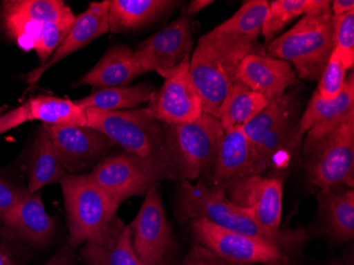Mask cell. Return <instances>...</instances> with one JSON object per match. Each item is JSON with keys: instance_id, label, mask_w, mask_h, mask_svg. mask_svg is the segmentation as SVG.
<instances>
[{"instance_id": "obj_12", "label": "cell", "mask_w": 354, "mask_h": 265, "mask_svg": "<svg viewBox=\"0 0 354 265\" xmlns=\"http://www.w3.org/2000/svg\"><path fill=\"white\" fill-rule=\"evenodd\" d=\"M46 127L57 159L68 174L93 170L116 145L106 135L91 127Z\"/></svg>"}, {"instance_id": "obj_36", "label": "cell", "mask_w": 354, "mask_h": 265, "mask_svg": "<svg viewBox=\"0 0 354 265\" xmlns=\"http://www.w3.org/2000/svg\"><path fill=\"white\" fill-rule=\"evenodd\" d=\"M228 263L206 247L196 245L191 248L180 265H230Z\"/></svg>"}, {"instance_id": "obj_3", "label": "cell", "mask_w": 354, "mask_h": 265, "mask_svg": "<svg viewBox=\"0 0 354 265\" xmlns=\"http://www.w3.org/2000/svg\"><path fill=\"white\" fill-rule=\"evenodd\" d=\"M334 47V16L330 6L302 16L291 29L270 42L268 55L291 64L300 79L319 81Z\"/></svg>"}, {"instance_id": "obj_27", "label": "cell", "mask_w": 354, "mask_h": 265, "mask_svg": "<svg viewBox=\"0 0 354 265\" xmlns=\"http://www.w3.org/2000/svg\"><path fill=\"white\" fill-rule=\"evenodd\" d=\"M268 103L263 95L236 81L221 105L218 121L225 133L242 127L268 107Z\"/></svg>"}, {"instance_id": "obj_39", "label": "cell", "mask_w": 354, "mask_h": 265, "mask_svg": "<svg viewBox=\"0 0 354 265\" xmlns=\"http://www.w3.org/2000/svg\"><path fill=\"white\" fill-rule=\"evenodd\" d=\"M354 10L353 0H334L331 1V12L334 17L343 15Z\"/></svg>"}, {"instance_id": "obj_17", "label": "cell", "mask_w": 354, "mask_h": 265, "mask_svg": "<svg viewBox=\"0 0 354 265\" xmlns=\"http://www.w3.org/2000/svg\"><path fill=\"white\" fill-rule=\"evenodd\" d=\"M353 113L354 77L353 73H351L346 79L343 91L334 100H324L316 91L313 93L299 123L292 131L290 147L294 149L306 133L307 139L317 138L327 134Z\"/></svg>"}, {"instance_id": "obj_30", "label": "cell", "mask_w": 354, "mask_h": 265, "mask_svg": "<svg viewBox=\"0 0 354 265\" xmlns=\"http://www.w3.org/2000/svg\"><path fill=\"white\" fill-rule=\"evenodd\" d=\"M331 6L329 0H272L268 1V14L262 33L266 43L274 41L280 32L300 16L319 11Z\"/></svg>"}, {"instance_id": "obj_38", "label": "cell", "mask_w": 354, "mask_h": 265, "mask_svg": "<svg viewBox=\"0 0 354 265\" xmlns=\"http://www.w3.org/2000/svg\"><path fill=\"white\" fill-rule=\"evenodd\" d=\"M73 248L68 244L64 245L57 250L53 258L49 259L44 265H71L73 259Z\"/></svg>"}, {"instance_id": "obj_23", "label": "cell", "mask_w": 354, "mask_h": 265, "mask_svg": "<svg viewBox=\"0 0 354 265\" xmlns=\"http://www.w3.org/2000/svg\"><path fill=\"white\" fill-rule=\"evenodd\" d=\"M81 254L87 265H147L133 250L130 226L119 218L102 240L85 243Z\"/></svg>"}, {"instance_id": "obj_9", "label": "cell", "mask_w": 354, "mask_h": 265, "mask_svg": "<svg viewBox=\"0 0 354 265\" xmlns=\"http://www.w3.org/2000/svg\"><path fill=\"white\" fill-rule=\"evenodd\" d=\"M140 210L129 226L133 250L147 265H166L175 241L157 185L147 191Z\"/></svg>"}, {"instance_id": "obj_2", "label": "cell", "mask_w": 354, "mask_h": 265, "mask_svg": "<svg viewBox=\"0 0 354 265\" xmlns=\"http://www.w3.org/2000/svg\"><path fill=\"white\" fill-rule=\"evenodd\" d=\"M178 205L183 213L191 220L205 219L227 230L262 239L279 247L283 253L297 250L307 240L304 231L270 234L254 221L248 210L230 202L222 189L207 186L202 181L193 184L188 179H182L178 186Z\"/></svg>"}, {"instance_id": "obj_32", "label": "cell", "mask_w": 354, "mask_h": 265, "mask_svg": "<svg viewBox=\"0 0 354 265\" xmlns=\"http://www.w3.org/2000/svg\"><path fill=\"white\" fill-rule=\"evenodd\" d=\"M75 21L73 12L66 14L57 21L45 24L41 28L39 35L35 39L33 49L37 51L39 59V66L45 64L51 55L55 53L57 48L66 39Z\"/></svg>"}, {"instance_id": "obj_43", "label": "cell", "mask_w": 354, "mask_h": 265, "mask_svg": "<svg viewBox=\"0 0 354 265\" xmlns=\"http://www.w3.org/2000/svg\"><path fill=\"white\" fill-rule=\"evenodd\" d=\"M332 265H343V264H341V263H334V264H332Z\"/></svg>"}, {"instance_id": "obj_25", "label": "cell", "mask_w": 354, "mask_h": 265, "mask_svg": "<svg viewBox=\"0 0 354 265\" xmlns=\"http://www.w3.org/2000/svg\"><path fill=\"white\" fill-rule=\"evenodd\" d=\"M67 174L53 150L47 127L41 125L30 150L27 190L37 193L47 185L61 183Z\"/></svg>"}, {"instance_id": "obj_6", "label": "cell", "mask_w": 354, "mask_h": 265, "mask_svg": "<svg viewBox=\"0 0 354 265\" xmlns=\"http://www.w3.org/2000/svg\"><path fill=\"white\" fill-rule=\"evenodd\" d=\"M164 125L180 179L212 172L225 134L218 119L203 113L192 122Z\"/></svg>"}, {"instance_id": "obj_31", "label": "cell", "mask_w": 354, "mask_h": 265, "mask_svg": "<svg viewBox=\"0 0 354 265\" xmlns=\"http://www.w3.org/2000/svg\"><path fill=\"white\" fill-rule=\"evenodd\" d=\"M290 95H283L268 103V107L242 127L252 152L254 153L264 138L290 113Z\"/></svg>"}, {"instance_id": "obj_19", "label": "cell", "mask_w": 354, "mask_h": 265, "mask_svg": "<svg viewBox=\"0 0 354 265\" xmlns=\"http://www.w3.org/2000/svg\"><path fill=\"white\" fill-rule=\"evenodd\" d=\"M109 0L100 3H89L86 11L75 16V21L69 31L66 39L57 48L45 64L39 66L26 77L28 84H35L45 71L51 68L62 60L73 55L81 48L88 45L101 35L109 32Z\"/></svg>"}, {"instance_id": "obj_13", "label": "cell", "mask_w": 354, "mask_h": 265, "mask_svg": "<svg viewBox=\"0 0 354 265\" xmlns=\"http://www.w3.org/2000/svg\"><path fill=\"white\" fill-rule=\"evenodd\" d=\"M268 10L266 0H248L230 19L200 39L242 61L254 53V43L262 33Z\"/></svg>"}, {"instance_id": "obj_16", "label": "cell", "mask_w": 354, "mask_h": 265, "mask_svg": "<svg viewBox=\"0 0 354 265\" xmlns=\"http://www.w3.org/2000/svg\"><path fill=\"white\" fill-rule=\"evenodd\" d=\"M71 12L69 6L59 0H15L3 3V17L8 33L24 51H30L45 24Z\"/></svg>"}, {"instance_id": "obj_42", "label": "cell", "mask_w": 354, "mask_h": 265, "mask_svg": "<svg viewBox=\"0 0 354 265\" xmlns=\"http://www.w3.org/2000/svg\"><path fill=\"white\" fill-rule=\"evenodd\" d=\"M3 219H1V215H0V227H1V224H3Z\"/></svg>"}, {"instance_id": "obj_15", "label": "cell", "mask_w": 354, "mask_h": 265, "mask_svg": "<svg viewBox=\"0 0 354 265\" xmlns=\"http://www.w3.org/2000/svg\"><path fill=\"white\" fill-rule=\"evenodd\" d=\"M193 41L186 14L143 41L134 51L143 73L169 71L190 55Z\"/></svg>"}, {"instance_id": "obj_34", "label": "cell", "mask_w": 354, "mask_h": 265, "mask_svg": "<svg viewBox=\"0 0 354 265\" xmlns=\"http://www.w3.org/2000/svg\"><path fill=\"white\" fill-rule=\"evenodd\" d=\"M347 68L339 55L333 51L325 71L320 77L316 93L324 100L331 101L337 98L343 91L346 82Z\"/></svg>"}, {"instance_id": "obj_10", "label": "cell", "mask_w": 354, "mask_h": 265, "mask_svg": "<svg viewBox=\"0 0 354 265\" xmlns=\"http://www.w3.org/2000/svg\"><path fill=\"white\" fill-rule=\"evenodd\" d=\"M164 77L162 89L155 91L148 109L153 118L164 125L192 122L202 115V101L190 75V55L178 65L158 73Z\"/></svg>"}, {"instance_id": "obj_8", "label": "cell", "mask_w": 354, "mask_h": 265, "mask_svg": "<svg viewBox=\"0 0 354 265\" xmlns=\"http://www.w3.org/2000/svg\"><path fill=\"white\" fill-rule=\"evenodd\" d=\"M240 63L241 60L198 39L190 59V75L205 113L218 119L221 105L236 82Z\"/></svg>"}, {"instance_id": "obj_24", "label": "cell", "mask_w": 354, "mask_h": 265, "mask_svg": "<svg viewBox=\"0 0 354 265\" xmlns=\"http://www.w3.org/2000/svg\"><path fill=\"white\" fill-rule=\"evenodd\" d=\"M170 0H111L109 6V31H134L150 25L176 7Z\"/></svg>"}, {"instance_id": "obj_41", "label": "cell", "mask_w": 354, "mask_h": 265, "mask_svg": "<svg viewBox=\"0 0 354 265\" xmlns=\"http://www.w3.org/2000/svg\"><path fill=\"white\" fill-rule=\"evenodd\" d=\"M0 265H17L11 252L0 243Z\"/></svg>"}, {"instance_id": "obj_26", "label": "cell", "mask_w": 354, "mask_h": 265, "mask_svg": "<svg viewBox=\"0 0 354 265\" xmlns=\"http://www.w3.org/2000/svg\"><path fill=\"white\" fill-rule=\"evenodd\" d=\"M11 228L24 240L45 246L53 240L55 223L46 212L39 193L27 192L17 207Z\"/></svg>"}, {"instance_id": "obj_18", "label": "cell", "mask_w": 354, "mask_h": 265, "mask_svg": "<svg viewBox=\"0 0 354 265\" xmlns=\"http://www.w3.org/2000/svg\"><path fill=\"white\" fill-rule=\"evenodd\" d=\"M236 79L272 102L283 97L286 89L295 83L296 73L283 60L254 53L239 64Z\"/></svg>"}, {"instance_id": "obj_40", "label": "cell", "mask_w": 354, "mask_h": 265, "mask_svg": "<svg viewBox=\"0 0 354 265\" xmlns=\"http://www.w3.org/2000/svg\"><path fill=\"white\" fill-rule=\"evenodd\" d=\"M212 3H214V1H212V0H193V1H191L190 5H189L188 9H187L186 15L188 17L196 15V14L200 13L205 8L208 7Z\"/></svg>"}, {"instance_id": "obj_7", "label": "cell", "mask_w": 354, "mask_h": 265, "mask_svg": "<svg viewBox=\"0 0 354 265\" xmlns=\"http://www.w3.org/2000/svg\"><path fill=\"white\" fill-rule=\"evenodd\" d=\"M191 227L202 246L227 262L286 265L290 261L286 253L268 241L227 230L205 219H193Z\"/></svg>"}, {"instance_id": "obj_29", "label": "cell", "mask_w": 354, "mask_h": 265, "mask_svg": "<svg viewBox=\"0 0 354 265\" xmlns=\"http://www.w3.org/2000/svg\"><path fill=\"white\" fill-rule=\"evenodd\" d=\"M154 93L155 89L151 85L141 83L135 86L95 89L91 95L75 102L83 109L125 111V109H135L139 105L149 103Z\"/></svg>"}, {"instance_id": "obj_37", "label": "cell", "mask_w": 354, "mask_h": 265, "mask_svg": "<svg viewBox=\"0 0 354 265\" xmlns=\"http://www.w3.org/2000/svg\"><path fill=\"white\" fill-rule=\"evenodd\" d=\"M28 121H30L29 107H28L27 103H25L21 107H16V109L3 113V116H0V134L11 131Z\"/></svg>"}, {"instance_id": "obj_5", "label": "cell", "mask_w": 354, "mask_h": 265, "mask_svg": "<svg viewBox=\"0 0 354 265\" xmlns=\"http://www.w3.org/2000/svg\"><path fill=\"white\" fill-rule=\"evenodd\" d=\"M304 172L308 183L320 189L354 185V113L339 127L304 141Z\"/></svg>"}, {"instance_id": "obj_21", "label": "cell", "mask_w": 354, "mask_h": 265, "mask_svg": "<svg viewBox=\"0 0 354 265\" xmlns=\"http://www.w3.org/2000/svg\"><path fill=\"white\" fill-rule=\"evenodd\" d=\"M143 71L134 51L122 45L109 48L102 59L86 75L75 82L71 87L88 85L93 89L127 86Z\"/></svg>"}, {"instance_id": "obj_28", "label": "cell", "mask_w": 354, "mask_h": 265, "mask_svg": "<svg viewBox=\"0 0 354 265\" xmlns=\"http://www.w3.org/2000/svg\"><path fill=\"white\" fill-rule=\"evenodd\" d=\"M29 119L39 120L50 127H86L87 113L85 109L69 99L37 95L27 102Z\"/></svg>"}, {"instance_id": "obj_11", "label": "cell", "mask_w": 354, "mask_h": 265, "mask_svg": "<svg viewBox=\"0 0 354 265\" xmlns=\"http://www.w3.org/2000/svg\"><path fill=\"white\" fill-rule=\"evenodd\" d=\"M225 195L236 206L245 209L260 226L270 234L280 230L283 200V184L277 177L250 175L223 187Z\"/></svg>"}, {"instance_id": "obj_20", "label": "cell", "mask_w": 354, "mask_h": 265, "mask_svg": "<svg viewBox=\"0 0 354 265\" xmlns=\"http://www.w3.org/2000/svg\"><path fill=\"white\" fill-rule=\"evenodd\" d=\"M210 173L214 187L220 189L242 177L258 175L254 152L242 127L225 133Z\"/></svg>"}, {"instance_id": "obj_22", "label": "cell", "mask_w": 354, "mask_h": 265, "mask_svg": "<svg viewBox=\"0 0 354 265\" xmlns=\"http://www.w3.org/2000/svg\"><path fill=\"white\" fill-rule=\"evenodd\" d=\"M320 220L328 234L346 242L354 236V191L346 186L322 189L317 195Z\"/></svg>"}, {"instance_id": "obj_4", "label": "cell", "mask_w": 354, "mask_h": 265, "mask_svg": "<svg viewBox=\"0 0 354 265\" xmlns=\"http://www.w3.org/2000/svg\"><path fill=\"white\" fill-rule=\"evenodd\" d=\"M68 222L69 246L99 242L114 225L119 205L88 174H67L62 179Z\"/></svg>"}, {"instance_id": "obj_33", "label": "cell", "mask_w": 354, "mask_h": 265, "mask_svg": "<svg viewBox=\"0 0 354 265\" xmlns=\"http://www.w3.org/2000/svg\"><path fill=\"white\" fill-rule=\"evenodd\" d=\"M334 51L347 71L354 65V10L334 17Z\"/></svg>"}, {"instance_id": "obj_1", "label": "cell", "mask_w": 354, "mask_h": 265, "mask_svg": "<svg viewBox=\"0 0 354 265\" xmlns=\"http://www.w3.org/2000/svg\"><path fill=\"white\" fill-rule=\"evenodd\" d=\"M86 127L106 135L156 179H180L164 123L153 118L147 107L125 111L85 109Z\"/></svg>"}, {"instance_id": "obj_35", "label": "cell", "mask_w": 354, "mask_h": 265, "mask_svg": "<svg viewBox=\"0 0 354 265\" xmlns=\"http://www.w3.org/2000/svg\"><path fill=\"white\" fill-rule=\"evenodd\" d=\"M26 192L27 189L19 188L0 179V215L7 226L11 227L17 207Z\"/></svg>"}, {"instance_id": "obj_14", "label": "cell", "mask_w": 354, "mask_h": 265, "mask_svg": "<svg viewBox=\"0 0 354 265\" xmlns=\"http://www.w3.org/2000/svg\"><path fill=\"white\" fill-rule=\"evenodd\" d=\"M88 175L118 205L130 197L146 194L158 184L137 159L127 153L104 157Z\"/></svg>"}]
</instances>
